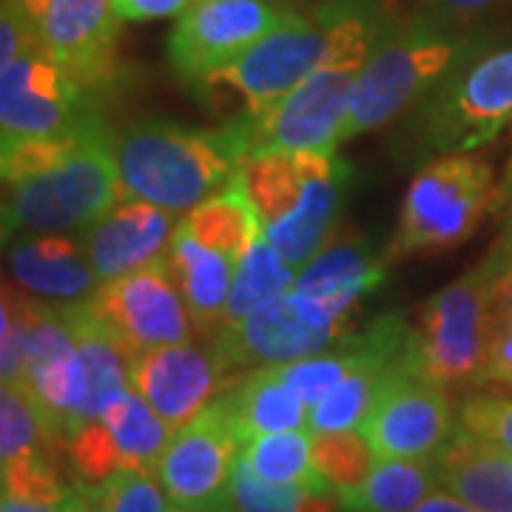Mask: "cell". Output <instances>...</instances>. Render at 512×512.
Masks as SVG:
<instances>
[{
  "label": "cell",
  "mask_w": 512,
  "mask_h": 512,
  "mask_svg": "<svg viewBox=\"0 0 512 512\" xmlns=\"http://www.w3.org/2000/svg\"><path fill=\"white\" fill-rule=\"evenodd\" d=\"M493 328L490 271L478 262L421 305L419 325L407 336L404 362L444 390L481 384Z\"/></svg>",
  "instance_id": "8"
},
{
  "label": "cell",
  "mask_w": 512,
  "mask_h": 512,
  "mask_svg": "<svg viewBox=\"0 0 512 512\" xmlns=\"http://www.w3.org/2000/svg\"><path fill=\"white\" fill-rule=\"evenodd\" d=\"M3 188L6 242L23 234H83L123 200L114 134L100 126L52 171Z\"/></svg>",
  "instance_id": "6"
},
{
  "label": "cell",
  "mask_w": 512,
  "mask_h": 512,
  "mask_svg": "<svg viewBox=\"0 0 512 512\" xmlns=\"http://www.w3.org/2000/svg\"><path fill=\"white\" fill-rule=\"evenodd\" d=\"M473 52V43L424 15L387 32L356 80L345 140L384 128L416 109Z\"/></svg>",
  "instance_id": "4"
},
{
  "label": "cell",
  "mask_w": 512,
  "mask_h": 512,
  "mask_svg": "<svg viewBox=\"0 0 512 512\" xmlns=\"http://www.w3.org/2000/svg\"><path fill=\"white\" fill-rule=\"evenodd\" d=\"M512 123V43L467 57L410 111L416 157L470 154Z\"/></svg>",
  "instance_id": "5"
},
{
  "label": "cell",
  "mask_w": 512,
  "mask_h": 512,
  "mask_svg": "<svg viewBox=\"0 0 512 512\" xmlns=\"http://www.w3.org/2000/svg\"><path fill=\"white\" fill-rule=\"evenodd\" d=\"M239 183L265 239L293 268H305L333 237L350 165L330 151H262L242 163Z\"/></svg>",
  "instance_id": "3"
},
{
  "label": "cell",
  "mask_w": 512,
  "mask_h": 512,
  "mask_svg": "<svg viewBox=\"0 0 512 512\" xmlns=\"http://www.w3.org/2000/svg\"><path fill=\"white\" fill-rule=\"evenodd\" d=\"M231 501L237 512H336L339 495L319 487H296V484H271L262 481L254 470L239 458L231 478Z\"/></svg>",
  "instance_id": "30"
},
{
  "label": "cell",
  "mask_w": 512,
  "mask_h": 512,
  "mask_svg": "<svg viewBox=\"0 0 512 512\" xmlns=\"http://www.w3.org/2000/svg\"><path fill=\"white\" fill-rule=\"evenodd\" d=\"M490 271V293H493L495 316L512 313V239L498 237L493 251L481 259Z\"/></svg>",
  "instance_id": "39"
},
{
  "label": "cell",
  "mask_w": 512,
  "mask_h": 512,
  "mask_svg": "<svg viewBox=\"0 0 512 512\" xmlns=\"http://www.w3.org/2000/svg\"><path fill=\"white\" fill-rule=\"evenodd\" d=\"M493 208H498L493 165L476 154L433 157L407 185L384 259L447 254L473 237Z\"/></svg>",
  "instance_id": "7"
},
{
  "label": "cell",
  "mask_w": 512,
  "mask_h": 512,
  "mask_svg": "<svg viewBox=\"0 0 512 512\" xmlns=\"http://www.w3.org/2000/svg\"><path fill=\"white\" fill-rule=\"evenodd\" d=\"M171 512H237V507H234V501H228V504H214V507H174V504H171Z\"/></svg>",
  "instance_id": "47"
},
{
  "label": "cell",
  "mask_w": 512,
  "mask_h": 512,
  "mask_svg": "<svg viewBox=\"0 0 512 512\" xmlns=\"http://www.w3.org/2000/svg\"><path fill=\"white\" fill-rule=\"evenodd\" d=\"M296 276H299V268H293L291 262L279 254L262 234L248 248V254L237 262L231 299H228V311H225L222 325L237 322L242 316L254 313L256 308H262L265 302L293 291Z\"/></svg>",
  "instance_id": "28"
},
{
  "label": "cell",
  "mask_w": 512,
  "mask_h": 512,
  "mask_svg": "<svg viewBox=\"0 0 512 512\" xmlns=\"http://www.w3.org/2000/svg\"><path fill=\"white\" fill-rule=\"evenodd\" d=\"M60 507H49V504H35V501H23V498H12L3 495L0 501V512H57Z\"/></svg>",
  "instance_id": "45"
},
{
  "label": "cell",
  "mask_w": 512,
  "mask_h": 512,
  "mask_svg": "<svg viewBox=\"0 0 512 512\" xmlns=\"http://www.w3.org/2000/svg\"><path fill=\"white\" fill-rule=\"evenodd\" d=\"M177 225V214L160 205L123 197L106 217L89 225L80 239L92 256L100 282H111L163 262Z\"/></svg>",
  "instance_id": "19"
},
{
  "label": "cell",
  "mask_w": 512,
  "mask_h": 512,
  "mask_svg": "<svg viewBox=\"0 0 512 512\" xmlns=\"http://www.w3.org/2000/svg\"><path fill=\"white\" fill-rule=\"evenodd\" d=\"M245 441L220 402L171 433L154 467L174 507H214L231 501V478Z\"/></svg>",
  "instance_id": "14"
},
{
  "label": "cell",
  "mask_w": 512,
  "mask_h": 512,
  "mask_svg": "<svg viewBox=\"0 0 512 512\" xmlns=\"http://www.w3.org/2000/svg\"><path fill=\"white\" fill-rule=\"evenodd\" d=\"M322 12L333 29L322 66L274 106L228 120L245 160L262 151H330L345 143L356 80L387 29L370 0H330Z\"/></svg>",
  "instance_id": "1"
},
{
  "label": "cell",
  "mask_w": 512,
  "mask_h": 512,
  "mask_svg": "<svg viewBox=\"0 0 512 512\" xmlns=\"http://www.w3.org/2000/svg\"><path fill=\"white\" fill-rule=\"evenodd\" d=\"M330 46L333 29L322 9L313 20L291 12L254 49H248L231 66L202 77L200 83H194V89L205 92L211 100L234 97L242 103L239 114H254L274 106L302 80H308L328 57Z\"/></svg>",
  "instance_id": "9"
},
{
  "label": "cell",
  "mask_w": 512,
  "mask_h": 512,
  "mask_svg": "<svg viewBox=\"0 0 512 512\" xmlns=\"http://www.w3.org/2000/svg\"><path fill=\"white\" fill-rule=\"evenodd\" d=\"M498 208L507 211V217H512V157L507 165V174H504V183L498 188Z\"/></svg>",
  "instance_id": "46"
},
{
  "label": "cell",
  "mask_w": 512,
  "mask_h": 512,
  "mask_svg": "<svg viewBox=\"0 0 512 512\" xmlns=\"http://www.w3.org/2000/svg\"><path fill=\"white\" fill-rule=\"evenodd\" d=\"M163 262L183 293L194 328H200L205 336L220 328L228 311L237 262H231L225 254L191 237L183 228V222L177 225Z\"/></svg>",
  "instance_id": "23"
},
{
  "label": "cell",
  "mask_w": 512,
  "mask_h": 512,
  "mask_svg": "<svg viewBox=\"0 0 512 512\" xmlns=\"http://www.w3.org/2000/svg\"><path fill=\"white\" fill-rule=\"evenodd\" d=\"M123 197L188 214L234 183L245 154L231 123L194 128L177 120H134L114 134Z\"/></svg>",
  "instance_id": "2"
},
{
  "label": "cell",
  "mask_w": 512,
  "mask_h": 512,
  "mask_svg": "<svg viewBox=\"0 0 512 512\" xmlns=\"http://www.w3.org/2000/svg\"><path fill=\"white\" fill-rule=\"evenodd\" d=\"M217 402L237 424L242 441L285 433V430H311V407L285 382L279 367H254L239 382L228 384Z\"/></svg>",
  "instance_id": "24"
},
{
  "label": "cell",
  "mask_w": 512,
  "mask_h": 512,
  "mask_svg": "<svg viewBox=\"0 0 512 512\" xmlns=\"http://www.w3.org/2000/svg\"><path fill=\"white\" fill-rule=\"evenodd\" d=\"M384 265L387 259L376 254L367 239H336L299 271L293 291L311 296L319 305L350 322V313L359 308V302L373 288H379Z\"/></svg>",
  "instance_id": "21"
},
{
  "label": "cell",
  "mask_w": 512,
  "mask_h": 512,
  "mask_svg": "<svg viewBox=\"0 0 512 512\" xmlns=\"http://www.w3.org/2000/svg\"><path fill=\"white\" fill-rule=\"evenodd\" d=\"M242 461L262 481H271V484L333 490L313 464L311 430H285V433H265V436L248 439L242 447Z\"/></svg>",
  "instance_id": "27"
},
{
  "label": "cell",
  "mask_w": 512,
  "mask_h": 512,
  "mask_svg": "<svg viewBox=\"0 0 512 512\" xmlns=\"http://www.w3.org/2000/svg\"><path fill=\"white\" fill-rule=\"evenodd\" d=\"M399 365V362H396ZM396 365H373L350 373L339 387L311 407V433H339V430H362L376 393Z\"/></svg>",
  "instance_id": "31"
},
{
  "label": "cell",
  "mask_w": 512,
  "mask_h": 512,
  "mask_svg": "<svg viewBox=\"0 0 512 512\" xmlns=\"http://www.w3.org/2000/svg\"><path fill=\"white\" fill-rule=\"evenodd\" d=\"M57 512H97V507H94L89 490H86V487H80V490H69L66 501L60 504V510Z\"/></svg>",
  "instance_id": "44"
},
{
  "label": "cell",
  "mask_w": 512,
  "mask_h": 512,
  "mask_svg": "<svg viewBox=\"0 0 512 512\" xmlns=\"http://www.w3.org/2000/svg\"><path fill=\"white\" fill-rule=\"evenodd\" d=\"M413 512H478V510L476 507H470V504H464L461 498H456V495L447 493V490L441 487V490H436L433 495H427V498H424Z\"/></svg>",
  "instance_id": "43"
},
{
  "label": "cell",
  "mask_w": 512,
  "mask_h": 512,
  "mask_svg": "<svg viewBox=\"0 0 512 512\" xmlns=\"http://www.w3.org/2000/svg\"><path fill=\"white\" fill-rule=\"evenodd\" d=\"M86 490L97 512H171V501L154 470H123Z\"/></svg>",
  "instance_id": "34"
},
{
  "label": "cell",
  "mask_w": 512,
  "mask_h": 512,
  "mask_svg": "<svg viewBox=\"0 0 512 512\" xmlns=\"http://www.w3.org/2000/svg\"><path fill=\"white\" fill-rule=\"evenodd\" d=\"M171 433L154 407L126 387L69 439V456L83 481L103 484L123 470H154Z\"/></svg>",
  "instance_id": "17"
},
{
  "label": "cell",
  "mask_w": 512,
  "mask_h": 512,
  "mask_svg": "<svg viewBox=\"0 0 512 512\" xmlns=\"http://www.w3.org/2000/svg\"><path fill=\"white\" fill-rule=\"evenodd\" d=\"M106 126V120H97L92 126L55 134V137H29L18 143H6L0 151V171H3V185H18L29 177L46 174L63 160H69L77 148L89 140V134Z\"/></svg>",
  "instance_id": "33"
},
{
  "label": "cell",
  "mask_w": 512,
  "mask_h": 512,
  "mask_svg": "<svg viewBox=\"0 0 512 512\" xmlns=\"http://www.w3.org/2000/svg\"><path fill=\"white\" fill-rule=\"evenodd\" d=\"M439 481L447 493L478 512H512V456L458 427L436 453Z\"/></svg>",
  "instance_id": "22"
},
{
  "label": "cell",
  "mask_w": 512,
  "mask_h": 512,
  "mask_svg": "<svg viewBox=\"0 0 512 512\" xmlns=\"http://www.w3.org/2000/svg\"><path fill=\"white\" fill-rule=\"evenodd\" d=\"M29 302L32 293L18 285L3 288V311H0V376L3 384L23 379L26 353H29Z\"/></svg>",
  "instance_id": "35"
},
{
  "label": "cell",
  "mask_w": 512,
  "mask_h": 512,
  "mask_svg": "<svg viewBox=\"0 0 512 512\" xmlns=\"http://www.w3.org/2000/svg\"><path fill=\"white\" fill-rule=\"evenodd\" d=\"M231 370L211 345H163L131 359V387L171 427L197 419L225 393Z\"/></svg>",
  "instance_id": "18"
},
{
  "label": "cell",
  "mask_w": 512,
  "mask_h": 512,
  "mask_svg": "<svg viewBox=\"0 0 512 512\" xmlns=\"http://www.w3.org/2000/svg\"><path fill=\"white\" fill-rule=\"evenodd\" d=\"M103 120L100 100L77 86L40 49L0 63V131L3 146L29 137H55Z\"/></svg>",
  "instance_id": "11"
},
{
  "label": "cell",
  "mask_w": 512,
  "mask_h": 512,
  "mask_svg": "<svg viewBox=\"0 0 512 512\" xmlns=\"http://www.w3.org/2000/svg\"><path fill=\"white\" fill-rule=\"evenodd\" d=\"M37 32L40 52L77 86L94 94L117 83L120 15L114 0H20Z\"/></svg>",
  "instance_id": "12"
},
{
  "label": "cell",
  "mask_w": 512,
  "mask_h": 512,
  "mask_svg": "<svg viewBox=\"0 0 512 512\" xmlns=\"http://www.w3.org/2000/svg\"><path fill=\"white\" fill-rule=\"evenodd\" d=\"M456 430L444 387L419 376L404 359L384 379L362 424L376 458H436Z\"/></svg>",
  "instance_id": "16"
},
{
  "label": "cell",
  "mask_w": 512,
  "mask_h": 512,
  "mask_svg": "<svg viewBox=\"0 0 512 512\" xmlns=\"http://www.w3.org/2000/svg\"><path fill=\"white\" fill-rule=\"evenodd\" d=\"M86 305L131 356L191 342L194 319L165 262L103 282Z\"/></svg>",
  "instance_id": "13"
},
{
  "label": "cell",
  "mask_w": 512,
  "mask_h": 512,
  "mask_svg": "<svg viewBox=\"0 0 512 512\" xmlns=\"http://www.w3.org/2000/svg\"><path fill=\"white\" fill-rule=\"evenodd\" d=\"M481 384H510L512 387V313L510 316H495Z\"/></svg>",
  "instance_id": "40"
},
{
  "label": "cell",
  "mask_w": 512,
  "mask_h": 512,
  "mask_svg": "<svg viewBox=\"0 0 512 512\" xmlns=\"http://www.w3.org/2000/svg\"><path fill=\"white\" fill-rule=\"evenodd\" d=\"M439 487L436 458H376L359 487L339 493V510L413 512Z\"/></svg>",
  "instance_id": "25"
},
{
  "label": "cell",
  "mask_w": 512,
  "mask_h": 512,
  "mask_svg": "<svg viewBox=\"0 0 512 512\" xmlns=\"http://www.w3.org/2000/svg\"><path fill=\"white\" fill-rule=\"evenodd\" d=\"M498 3L501 0H424L421 15L436 20L439 26L456 29V26H467L473 20L484 18Z\"/></svg>",
  "instance_id": "41"
},
{
  "label": "cell",
  "mask_w": 512,
  "mask_h": 512,
  "mask_svg": "<svg viewBox=\"0 0 512 512\" xmlns=\"http://www.w3.org/2000/svg\"><path fill=\"white\" fill-rule=\"evenodd\" d=\"M350 322L299 291H288L265 302L237 322H225L205 339L225 367L288 365L336 345L350 333Z\"/></svg>",
  "instance_id": "10"
},
{
  "label": "cell",
  "mask_w": 512,
  "mask_h": 512,
  "mask_svg": "<svg viewBox=\"0 0 512 512\" xmlns=\"http://www.w3.org/2000/svg\"><path fill=\"white\" fill-rule=\"evenodd\" d=\"M6 265L18 288L46 302H80L103 285L83 239L72 234H23L9 239Z\"/></svg>",
  "instance_id": "20"
},
{
  "label": "cell",
  "mask_w": 512,
  "mask_h": 512,
  "mask_svg": "<svg viewBox=\"0 0 512 512\" xmlns=\"http://www.w3.org/2000/svg\"><path fill=\"white\" fill-rule=\"evenodd\" d=\"M458 427L512 456V399L470 396L458 410Z\"/></svg>",
  "instance_id": "36"
},
{
  "label": "cell",
  "mask_w": 512,
  "mask_h": 512,
  "mask_svg": "<svg viewBox=\"0 0 512 512\" xmlns=\"http://www.w3.org/2000/svg\"><path fill=\"white\" fill-rule=\"evenodd\" d=\"M3 495L60 507L66 501L69 490L57 478L49 458H32V461H20V464L3 467Z\"/></svg>",
  "instance_id": "37"
},
{
  "label": "cell",
  "mask_w": 512,
  "mask_h": 512,
  "mask_svg": "<svg viewBox=\"0 0 512 512\" xmlns=\"http://www.w3.org/2000/svg\"><path fill=\"white\" fill-rule=\"evenodd\" d=\"M37 32L20 0H3L0 12V63H12L18 57L37 52Z\"/></svg>",
  "instance_id": "38"
},
{
  "label": "cell",
  "mask_w": 512,
  "mask_h": 512,
  "mask_svg": "<svg viewBox=\"0 0 512 512\" xmlns=\"http://www.w3.org/2000/svg\"><path fill=\"white\" fill-rule=\"evenodd\" d=\"M183 228L202 245L225 254L231 262H239L248 254V248L262 237V225L256 217V208L248 200L239 177L211 200L188 211Z\"/></svg>",
  "instance_id": "26"
},
{
  "label": "cell",
  "mask_w": 512,
  "mask_h": 512,
  "mask_svg": "<svg viewBox=\"0 0 512 512\" xmlns=\"http://www.w3.org/2000/svg\"><path fill=\"white\" fill-rule=\"evenodd\" d=\"M197 0H114V9L120 20L128 23H146V20H163L183 15Z\"/></svg>",
  "instance_id": "42"
},
{
  "label": "cell",
  "mask_w": 512,
  "mask_h": 512,
  "mask_svg": "<svg viewBox=\"0 0 512 512\" xmlns=\"http://www.w3.org/2000/svg\"><path fill=\"white\" fill-rule=\"evenodd\" d=\"M313 464L339 495L365 481L370 467L376 464V453L362 430L313 433Z\"/></svg>",
  "instance_id": "32"
},
{
  "label": "cell",
  "mask_w": 512,
  "mask_h": 512,
  "mask_svg": "<svg viewBox=\"0 0 512 512\" xmlns=\"http://www.w3.org/2000/svg\"><path fill=\"white\" fill-rule=\"evenodd\" d=\"M57 447L32 396L20 384H3L0 390V464H20L32 458H49Z\"/></svg>",
  "instance_id": "29"
},
{
  "label": "cell",
  "mask_w": 512,
  "mask_h": 512,
  "mask_svg": "<svg viewBox=\"0 0 512 512\" xmlns=\"http://www.w3.org/2000/svg\"><path fill=\"white\" fill-rule=\"evenodd\" d=\"M291 12L274 0H197L168 37V60L185 83H200L254 49Z\"/></svg>",
  "instance_id": "15"
}]
</instances>
